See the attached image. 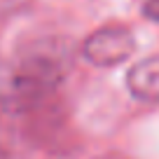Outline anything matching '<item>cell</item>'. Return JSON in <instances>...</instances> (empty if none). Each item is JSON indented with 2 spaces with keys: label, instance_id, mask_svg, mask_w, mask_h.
<instances>
[{
  "label": "cell",
  "instance_id": "1",
  "mask_svg": "<svg viewBox=\"0 0 159 159\" xmlns=\"http://www.w3.org/2000/svg\"><path fill=\"white\" fill-rule=\"evenodd\" d=\"M73 56L66 38H40L19 47L0 66V105L14 119L45 110L68 77Z\"/></svg>",
  "mask_w": 159,
  "mask_h": 159
},
{
  "label": "cell",
  "instance_id": "2",
  "mask_svg": "<svg viewBox=\"0 0 159 159\" xmlns=\"http://www.w3.org/2000/svg\"><path fill=\"white\" fill-rule=\"evenodd\" d=\"M84 59L98 68L124 63L136 52V40L126 26H103L94 30L82 45Z\"/></svg>",
  "mask_w": 159,
  "mask_h": 159
},
{
  "label": "cell",
  "instance_id": "3",
  "mask_svg": "<svg viewBox=\"0 0 159 159\" xmlns=\"http://www.w3.org/2000/svg\"><path fill=\"white\" fill-rule=\"evenodd\" d=\"M126 89L138 101L159 103V54L131 66L126 73Z\"/></svg>",
  "mask_w": 159,
  "mask_h": 159
},
{
  "label": "cell",
  "instance_id": "4",
  "mask_svg": "<svg viewBox=\"0 0 159 159\" xmlns=\"http://www.w3.org/2000/svg\"><path fill=\"white\" fill-rule=\"evenodd\" d=\"M12 117L2 105H0V159H10L12 152Z\"/></svg>",
  "mask_w": 159,
  "mask_h": 159
},
{
  "label": "cell",
  "instance_id": "5",
  "mask_svg": "<svg viewBox=\"0 0 159 159\" xmlns=\"http://www.w3.org/2000/svg\"><path fill=\"white\" fill-rule=\"evenodd\" d=\"M143 16L159 24V0H143Z\"/></svg>",
  "mask_w": 159,
  "mask_h": 159
},
{
  "label": "cell",
  "instance_id": "6",
  "mask_svg": "<svg viewBox=\"0 0 159 159\" xmlns=\"http://www.w3.org/2000/svg\"><path fill=\"white\" fill-rule=\"evenodd\" d=\"M98 159H126V157H122V154H115V152H108V154H101Z\"/></svg>",
  "mask_w": 159,
  "mask_h": 159
}]
</instances>
